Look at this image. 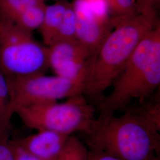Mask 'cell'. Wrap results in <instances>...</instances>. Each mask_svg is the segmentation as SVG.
Masks as SVG:
<instances>
[{"label":"cell","instance_id":"1","mask_svg":"<svg viewBox=\"0 0 160 160\" xmlns=\"http://www.w3.org/2000/svg\"><path fill=\"white\" fill-rule=\"evenodd\" d=\"M160 131L137 108H128L120 116L97 118L84 143L120 160H160Z\"/></svg>","mask_w":160,"mask_h":160},{"label":"cell","instance_id":"2","mask_svg":"<svg viewBox=\"0 0 160 160\" xmlns=\"http://www.w3.org/2000/svg\"><path fill=\"white\" fill-rule=\"evenodd\" d=\"M160 85V23L141 40L124 67L113 80L112 90L97 104L102 118L128 109L133 100L149 99Z\"/></svg>","mask_w":160,"mask_h":160},{"label":"cell","instance_id":"3","mask_svg":"<svg viewBox=\"0 0 160 160\" xmlns=\"http://www.w3.org/2000/svg\"><path fill=\"white\" fill-rule=\"evenodd\" d=\"M159 20L141 14L116 26L106 38L87 65L82 94L91 103H98L112 86L138 45Z\"/></svg>","mask_w":160,"mask_h":160},{"label":"cell","instance_id":"4","mask_svg":"<svg viewBox=\"0 0 160 160\" xmlns=\"http://www.w3.org/2000/svg\"><path fill=\"white\" fill-rule=\"evenodd\" d=\"M96 108L83 94L69 97L62 102H46L16 108L23 124L28 128L57 132L69 136L76 132L87 134L97 120Z\"/></svg>","mask_w":160,"mask_h":160},{"label":"cell","instance_id":"5","mask_svg":"<svg viewBox=\"0 0 160 160\" xmlns=\"http://www.w3.org/2000/svg\"><path fill=\"white\" fill-rule=\"evenodd\" d=\"M49 68L48 48L32 33L0 19V69L8 77L44 74Z\"/></svg>","mask_w":160,"mask_h":160},{"label":"cell","instance_id":"6","mask_svg":"<svg viewBox=\"0 0 160 160\" xmlns=\"http://www.w3.org/2000/svg\"><path fill=\"white\" fill-rule=\"evenodd\" d=\"M12 110L20 106L58 102L78 94H83V82L58 76L36 74L25 76L7 77Z\"/></svg>","mask_w":160,"mask_h":160},{"label":"cell","instance_id":"7","mask_svg":"<svg viewBox=\"0 0 160 160\" xmlns=\"http://www.w3.org/2000/svg\"><path fill=\"white\" fill-rule=\"evenodd\" d=\"M76 40L90 58L114 29L104 0H74Z\"/></svg>","mask_w":160,"mask_h":160},{"label":"cell","instance_id":"8","mask_svg":"<svg viewBox=\"0 0 160 160\" xmlns=\"http://www.w3.org/2000/svg\"><path fill=\"white\" fill-rule=\"evenodd\" d=\"M48 48L49 68L55 75L83 82L90 57L77 40L58 42Z\"/></svg>","mask_w":160,"mask_h":160},{"label":"cell","instance_id":"9","mask_svg":"<svg viewBox=\"0 0 160 160\" xmlns=\"http://www.w3.org/2000/svg\"><path fill=\"white\" fill-rule=\"evenodd\" d=\"M69 137L57 132L39 130L35 134L16 141L40 160H52L61 152Z\"/></svg>","mask_w":160,"mask_h":160},{"label":"cell","instance_id":"10","mask_svg":"<svg viewBox=\"0 0 160 160\" xmlns=\"http://www.w3.org/2000/svg\"><path fill=\"white\" fill-rule=\"evenodd\" d=\"M69 3L68 0H59L52 5H46L44 18L39 30L48 47L55 43L64 12Z\"/></svg>","mask_w":160,"mask_h":160},{"label":"cell","instance_id":"11","mask_svg":"<svg viewBox=\"0 0 160 160\" xmlns=\"http://www.w3.org/2000/svg\"><path fill=\"white\" fill-rule=\"evenodd\" d=\"M13 113L7 76L0 69V138L9 139Z\"/></svg>","mask_w":160,"mask_h":160},{"label":"cell","instance_id":"12","mask_svg":"<svg viewBox=\"0 0 160 160\" xmlns=\"http://www.w3.org/2000/svg\"><path fill=\"white\" fill-rule=\"evenodd\" d=\"M46 4L44 1L31 6L24 10L12 23L30 33L40 28L45 12Z\"/></svg>","mask_w":160,"mask_h":160},{"label":"cell","instance_id":"13","mask_svg":"<svg viewBox=\"0 0 160 160\" xmlns=\"http://www.w3.org/2000/svg\"><path fill=\"white\" fill-rule=\"evenodd\" d=\"M115 28L138 14L136 0H104Z\"/></svg>","mask_w":160,"mask_h":160},{"label":"cell","instance_id":"14","mask_svg":"<svg viewBox=\"0 0 160 160\" xmlns=\"http://www.w3.org/2000/svg\"><path fill=\"white\" fill-rule=\"evenodd\" d=\"M42 0H0V19L13 22L22 12Z\"/></svg>","mask_w":160,"mask_h":160},{"label":"cell","instance_id":"15","mask_svg":"<svg viewBox=\"0 0 160 160\" xmlns=\"http://www.w3.org/2000/svg\"><path fill=\"white\" fill-rule=\"evenodd\" d=\"M89 149L78 138L71 135L63 150L52 160H87Z\"/></svg>","mask_w":160,"mask_h":160},{"label":"cell","instance_id":"16","mask_svg":"<svg viewBox=\"0 0 160 160\" xmlns=\"http://www.w3.org/2000/svg\"><path fill=\"white\" fill-rule=\"evenodd\" d=\"M69 40H76V24L74 10L72 2H70L64 12L62 23L53 44L60 42Z\"/></svg>","mask_w":160,"mask_h":160},{"label":"cell","instance_id":"17","mask_svg":"<svg viewBox=\"0 0 160 160\" xmlns=\"http://www.w3.org/2000/svg\"><path fill=\"white\" fill-rule=\"evenodd\" d=\"M160 0H136L138 14L157 17V8Z\"/></svg>","mask_w":160,"mask_h":160},{"label":"cell","instance_id":"18","mask_svg":"<svg viewBox=\"0 0 160 160\" xmlns=\"http://www.w3.org/2000/svg\"><path fill=\"white\" fill-rule=\"evenodd\" d=\"M14 160H40L30 153L18 143L16 139L10 141Z\"/></svg>","mask_w":160,"mask_h":160},{"label":"cell","instance_id":"19","mask_svg":"<svg viewBox=\"0 0 160 160\" xmlns=\"http://www.w3.org/2000/svg\"><path fill=\"white\" fill-rule=\"evenodd\" d=\"M0 160H14L9 139L0 138Z\"/></svg>","mask_w":160,"mask_h":160},{"label":"cell","instance_id":"20","mask_svg":"<svg viewBox=\"0 0 160 160\" xmlns=\"http://www.w3.org/2000/svg\"><path fill=\"white\" fill-rule=\"evenodd\" d=\"M87 160H120L102 152L89 150Z\"/></svg>","mask_w":160,"mask_h":160},{"label":"cell","instance_id":"21","mask_svg":"<svg viewBox=\"0 0 160 160\" xmlns=\"http://www.w3.org/2000/svg\"><path fill=\"white\" fill-rule=\"evenodd\" d=\"M42 1H44V2H45V0H42ZM56 1H59V0H56Z\"/></svg>","mask_w":160,"mask_h":160}]
</instances>
